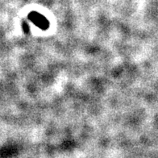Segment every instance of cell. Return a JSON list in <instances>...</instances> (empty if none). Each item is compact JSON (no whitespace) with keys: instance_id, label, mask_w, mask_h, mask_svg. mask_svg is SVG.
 I'll return each instance as SVG.
<instances>
[{"instance_id":"cell-1","label":"cell","mask_w":158,"mask_h":158,"mask_svg":"<svg viewBox=\"0 0 158 158\" xmlns=\"http://www.w3.org/2000/svg\"><path fill=\"white\" fill-rule=\"evenodd\" d=\"M28 18L30 19V20H31L35 23L36 26H38L39 27L42 28V29H46L48 28V26H49V23H48V21L44 18V16H43L42 15L39 14L38 12H31L30 15H28Z\"/></svg>"}]
</instances>
